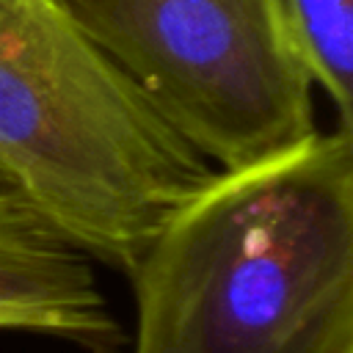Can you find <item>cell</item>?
<instances>
[{
	"instance_id": "cell-1",
	"label": "cell",
	"mask_w": 353,
	"mask_h": 353,
	"mask_svg": "<svg viewBox=\"0 0 353 353\" xmlns=\"http://www.w3.org/2000/svg\"><path fill=\"white\" fill-rule=\"evenodd\" d=\"M130 279L132 353H353V130L218 168Z\"/></svg>"
},
{
	"instance_id": "cell-4",
	"label": "cell",
	"mask_w": 353,
	"mask_h": 353,
	"mask_svg": "<svg viewBox=\"0 0 353 353\" xmlns=\"http://www.w3.org/2000/svg\"><path fill=\"white\" fill-rule=\"evenodd\" d=\"M80 248L0 185V334H39L110 353L121 325Z\"/></svg>"
},
{
	"instance_id": "cell-3",
	"label": "cell",
	"mask_w": 353,
	"mask_h": 353,
	"mask_svg": "<svg viewBox=\"0 0 353 353\" xmlns=\"http://www.w3.org/2000/svg\"><path fill=\"white\" fill-rule=\"evenodd\" d=\"M210 163L243 168L317 132L281 0H58Z\"/></svg>"
},
{
	"instance_id": "cell-2",
	"label": "cell",
	"mask_w": 353,
	"mask_h": 353,
	"mask_svg": "<svg viewBox=\"0 0 353 353\" xmlns=\"http://www.w3.org/2000/svg\"><path fill=\"white\" fill-rule=\"evenodd\" d=\"M215 171L58 0H0V185L88 259L130 276Z\"/></svg>"
},
{
	"instance_id": "cell-5",
	"label": "cell",
	"mask_w": 353,
	"mask_h": 353,
	"mask_svg": "<svg viewBox=\"0 0 353 353\" xmlns=\"http://www.w3.org/2000/svg\"><path fill=\"white\" fill-rule=\"evenodd\" d=\"M298 55L339 113V127H350L353 80V0H281Z\"/></svg>"
}]
</instances>
